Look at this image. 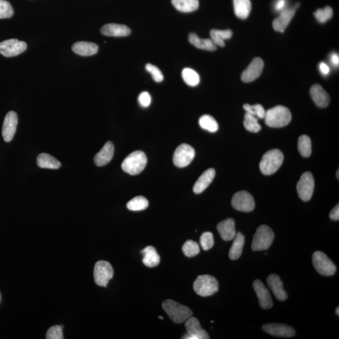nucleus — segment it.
Returning a JSON list of instances; mask_svg holds the SVG:
<instances>
[{
  "label": "nucleus",
  "mask_w": 339,
  "mask_h": 339,
  "mask_svg": "<svg viewBox=\"0 0 339 339\" xmlns=\"http://www.w3.org/2000/svg\"><path fill=\"white\" fill-rule=\"evenodd\" d=\"M265 123L271 128H282L289 124L291 120V112L283 106H277L266 111Z\"/></svg>",
  "instance_id": "nucleus-1"
},
{
  "label": "nucleus",
  "mask_w": 339,
  "mask_h": 339,
  "mask_svg": "<svg viewBox=\"0 0 339 339\" xmlns=\"http://www.w3.org/2000/svg\"><path fill=\"white\" fill-rule=\"evenodd\" d=\"M284 161V154L278 149L269 150L263 156L260 162L261 172L265 175L275 173L282 166Z\"/></svg>",
  "instance_id": "nucleus-2"
},
{
  "label": "nucleus",
  "mask_w": 339,
  "mask_h": 339,
  "mask_svg": "<svg viewBox=\"0 0 339 339\" xmlns=\"http://www.w3.org/2000/svg\"><path fill=\"white\" fill-rule=\"evenodd\" d=\"M162 307L171 320L176 324L183 323L192 316V310L189 308L172 300L165 301Z\"/></svg>",
  "instance_id": "nucleus-3"
},
{
  "label": "nucleus",
  "mask_w": 339,
  "mask_h": 339,
  "mask_svg": "<svg viewBox=\"0 0 339 339\" xmlns=\"http://www.w3.org/2000/svg\"><path fill=\"white\" fill-rule=\"evenodd\" d=\"M147 164V158L145 153L142 151H135L123 161L122 168L128 174L136 175L145 169Z\"/></svg>",
  "instance_id": "nucleus-4"
},
{
  "label": "nucleus",
  "mask_w": 339,
  "mask_h": 339,
  "mask_svg": "<svg viewBox=\"0 0 339 339\" xmlns=\"http://www.w3.org/2000/svg\"><path fill=\"white\" fill-rule=\"evenodd\" d=\"M274 238V232L270 227L260 226L254 235L251 248L253 251L267 250L273 243Z\"/></svg>",
  "instance_id": "nucleus-5"
},
{
  "label": "nucleus",
  "mask_w": 339,
  "mask_h": 339,
  "mask_svg": "<svg viewBox=\"0 0 339 339\" xmlns=\"http://www.w3.org/2000/svg\"><path fill=\"white\" fill-rule=\"evenodd\" d=\"M194 290L198 295L211 296L218 290V282L214 276L208 274L198 276L194 283Z\"/></svg>",
  "instance_id": "nucleus-6"
},
{
  "label": "nucleus",
  "mask_w": 339,
  "mask_h": 339,
  "mask_svg": "<svg viewBox=\"0 0 339 339\" xmlns=\"http://www.w3.org/2000/svg\"><path fill=\"white\" fill-rule=\"evenodd\" d=\"M313 265L318 273L324 276H332L336 272V267L327 255L322 251H316L312 256Z\"/></svg>",
  "instance_id": "nucleus-7"
},
{
  "label": "nucleus",
  "mask_w": 339,
  "mask_h": 339,
  "mask_svg": "<svg viewBox=\"0 0 339 339\" xmlns=\"http://www.w3.org/2000/svg\"><path fill=\"white\" fill-rule=\"evenodd\" d=\"M114 271L111 265L106 261H99L96 263L94 270V282L100 287H106L113 278Z\"/></svg>",
  "instance_id": "nucleus-8"
},
{
  "label": "nucleus",
  "mask_w": 339,
  "mask_h": 339,
  "mask_svg": "<svg viewBox=\"0 0 339 339\" xmlns=\"http://www.w3.org/2000/svg\"><path fill=\"white\" fill-rule=\"evenodd\" d=\"M314 187V178L312 173L309 172L304 173L296 185L300 198L305 202L310 201L312 197Z\"/></svg>",
  "instance_id": "nucleus-9"
},
{
  "label": "nucleus",
  "mask_w": 339,
  "mask_h": 339,
  "mask_svg": "<svg viewBox=\"0 0 339 339\" xmlns=\"http://www.w3.org/2000/svg\"><path fill=\"white\" fill-rule=\"evenodd\" d=\"M195 154V150L191 146L182 144L175 151L173 157V164L178 168L186 167L194 159Z\"/></svg>",
  "instance_id": "nucleus-10"
},
{
  "label": "nucleus",
  "mask_w": 339,
  "mask_h": 339,
  "mask_svg": "<svg viewBox=\"0 0 339 339\" xmlns=\"http://www.w3.org/2000/svg\"><path fill=\"white\" fill-rule=\"evenodd\" d=\"M231 204L234 209L242 212L253 211L255 207L253 196L246 191L236 193L232 197Z\"/></svg>",
  "instance_id": "nucleus-11"
},
{
  "label": "nucleus",
  "mask_w": 339,
  "mask_h": 339,
  "mask_svg": "<svg viewBox=\"0 0 339 339\" xmlns=\"http://www.w3.org/2000/svg\"><path fill=\"white\" fill-rule=\"evenodd\" d=\"M27 45L17 39H10L0 43V54L6 57H15L26 50Z\"/></svg>",
  "instance_id": "nucleus-12"
},
{
  "label": "nucleus",
  "mask_w": 339,
  "mask_h": 339,
  "mask_svg": "<svg viewBox=\"0 0 339 339\" xmlns=\"http://www.w3.org/2000/svg\"><path fill=\"white\" fill-rule=\"evenodd\" d=\"M185 327L187 333L182 338L185 339H208L209 336L205 330L202 329L200 322L197 318L190 317L186 321Z\"/></svg>",
  "instance_id": "nucleus-13"
},
{
  "label": "nucleus",
  "mask_w": 339,
  "mask_h": 339,
  "mask_svg": "<svg viewBox=\"0 0 339 339\" xmlns=\"http://www.w3.org/2000/svg\"><path fill=\"white\" fill-rule=\"evenodd\" d=\"M17 125V114L14 111L8 112L5 117L2 128V135L5 142L12 141L16 133Z\"/></svg>",
  "instance_id": "nucleus-14"
},
{
  "label": "nucleus",
  "mask_w": 339,
  "mask_h": 339,
  "mask_svg": "<svg viewBox=\"0 0 339 339\" xmlns=\"http://www.w3.org/2000/svg\"><path fill=\"white\" fill-rule=\"evenodd\" d=\"M264 68V62L260 57L254 58L243 72L242 79L245 83H251L258 78Z\"/></svg>",
  "instance_id": "nucleus-15"
},
{
  "label": "nucleus",
  "mask_w": 339,
  "mask_h": 339,
  "mask_svg": "<svg viewBox=\"0 0 339 339\" xmlns=\"http://www.w3.org/2000/svg\"><path fill=\"white\" fill-rule=\"evenodd\" d=\"M265 332L279 337H291L295 335V330L285 324H268L263 326Z\"/></svg>",
  "instance_id": "nucleus-16"
},
{
  "label": "nucleus",
  "mask_w": 339,
  "mask_h": 339,
  "mask_svg": "<svg viewBox=\"0 0 339 339\" xmlns=\"http://www.w3.org/2000/svg\"><path fill=\"white\" fill-rule=\"evenodd\" d=\"M299 5V4H298ZM298 5L294 8H286L285 10L280 12V15L273 22L274 29L281 33H284L288 25H289L295 14L296 8Z\"/></svg>",
  "instance_id": "nucleus-17"
},
{
  "label": "nucleus",
  "mask_w": 339,
  "mask_h": 339,
  "mask_svg": "<svg viewBox=\"0 0 339 339\" xmlns=\"http://www.w3.org/2000/svg\"><path fill=\"white\" fill-rule=\"evenodd\" d=\"M253 288L258 297L261 307L264 309H271L273 307L272 299L267 288L259 280H255Z\"/></svg>",
  "instance_id": "nucleus-18"
},
{
  "label": "nucleus",
  "mask_w": 339,
  "mask_h": 339,
  "mask_svg": "<svg viewBox=\"0 0 339 339\" xmlns=\"http://www.w3.org/2000/svg\"><path fill=\"white\" fill-rule=\"evenodd\" d=\"M267 284L276 298L280 301H285L288 298L287 292L284 290V285L278 275L271 274L268 277Z\"/></svg>",
  "instance_id": "nucleus-19"
},
{
  "label": "nucleus",
  "mask_w": 339,
  "mask_h": 339,
  "mask_svg": "<svg viewBox=\"0 0 339 339\" xmlns=\"http://www.w3.org/2000/svg\"><path fill=\"white\" fill-rule=\"evenodd\" d=\"M217 231L222 239L229 242L234 239L236 234L235 221L233 218H228L221 221L217 226Z\"/></svg>",
  "instance_id": "nucleus-20"
},
{
  "label": "nucleus",
  "mask_w": 339,
  "mask_h": 339,
  "mask_svg": "<svg viewBox=\"0 0 339 339\" xmlns=\"http://www.w3.org/2000/svg\"><path fill=\"white\" fill-rule=\"evenodd\" d=\"M114 147L111 142H108L94 157V163L97 167L107 165L113 158Z\"/></svg>",
  "instance_id": "nucleus-21"
},
{
  "label": "nucleus",
  "mask_w": 339,
  "mask_h": 339,
  "mask_svg": "<svg viewBox=\"0 0 339 339\" xmlns=\"http://www.w3.org/2000/svg\"><path fill=\"white\" fill-rule=\"evenodd\" d=\"M101 32L105 36L121 37V36H127L130 35L131 30L126 25L109 24L102 28Z\"/></svg>",
  "instance_id": "nucleus-22"
},
{
  "label": "nucleus",
  "mask_w": 339,
  "mask_h": 339,
  "mask_svg": "<svg viewBox=\"0 0 339 339\" xmlns=\"http://www.w3.org/2000/svg\"><path fill=\"white\" fill-rule=\"evenodd\" d=\"M310 95L318 107L326 108L329 105L330 96L321 85H313L310 89Z\"/></svg>",
  "instance_id": "nucleus-23"
},
{
  "label": "nucleus",
  "mask_w": 339,
  "mask_h": 339,
  "mask_svg": "<svg viewBox=\"0 0 339 339\" xmlns=\"http://www.w3.org/2000/svg\"><path fill=\"white\" fill-rule=\"evenodd\" d=\"M215 175V171L214 169H209L205 171L195 182L193 189L195 194H198L203 192L212 183Z\"/></svg>",
  "instance_id": "nucleus-24"
},
{
  "label": "nucleus",
  "mask_w": 339,
  "mask_h": 339,
  "mask_svg": "<svg viewBox=\"0 0 339 339\" xmlns=\"http://www.w3.org/2000/svg\"><path fill=\"white\" fill-rule=\"evenodd\" d=\"M72 51L81 56H91L97 54L99 47L96 44L78 42L72 47Z\"/></svg>",
  "instance_id": "nucleus-25"
},
{
  "label": "nucleus",
  "mask_w": 339,
  "mask_h": 339,
  "mask_svg": "<svg viewBox=\"0 0 339 339\" xmlns=\"http://www.w3.org/2000/svg\"><path fill=\"white\" fill-rule=\"evenodd\" d=\"M143 254V263L147 267H157L161 262V257L155 248L152 246H147L141 252Z\"/></svg>",
  "instance_id": "nucleus-26"
},
{
  "label": "nucleus",
  "mask_w": 339,
  "mask_h": 339,
  "mask_svg": "<svg viewBox=\"0 0 339 339\" xmlns=\"http://www.w3.org/2000/svg\"><path fill=\"white\" fill-rule=\"evenodd\" d=\"M189 41L193 46L197 49L209 50V51H214L217 49V46L213 43L211 39H203L194 33H190L189 35Z\"/></svg>",
  "instance_id": "nucleus-27"
},
{
  "label": "nucleus",
  "mask_w": 339,
  "mask_h": 339,
  "mask_svg": "<svg viewBox=\"0 0 339 339\" xmlns=\"http://www.w3.org/2000/svg\"><path fill=\"white\" fill-rule=\"evenodd\" d=\"M233 240L234 242L229 251V256L231 260H236L242 256L245 237L241 232H237Z\"/></svg>",
  "instance_id": "nucleus-28"
},
{
  "label": "nucleus",
  "mask_w": 339,
  "mask_h": 339,
  "mask_svg": "<svg viewBox=\"0 0 339 339\" xmlns=\"http://www.w3.org/2000/svg\"><path fill=\"white\" fill-rule=\"evenodd\" d=\"M36 162L38 166L42 169H58L61 167V162L58 159L47 153L40 154Z\"/></svg>",
  "instance_id": "nucleus-29"
},
{
  "label": "nucleus",
  "mask_w": 339,
  "mask_h": 339,
  "mask_svg": "<svg viewBox=\"0 0 339 339\" xmlns=\"http://www.w3.org/2000/svg\"><path fill=\"white\" fill-rule=\"evenodd\" d=\"M172 4L176 10L183 13L194 12L200 7L198 0H172Z\"/></svg>",
  "instance_id": "nucleus-30"
},
{
  "label": "nucleus",
  "mask_w": 339,
  "mask_h": 339,
  "mask_svg": "<svg viewBox=\"0 0 339 339\" xmlns=\"http://www.w3.org/2000/svg\"><path fill=\"white\" fill-rule=\"evenodd\" d=\"M234 13L238 18L246 19L251 11V0H233Z\"/></svg>",
  "instance_id": "nucleus-31"
},
{
  "label": "nucleus",
  "mask_w": 339,
  "mask_h": 339,
  "mask_svg": "<svg viewBox=\"0 0 339 339\" xmlns=\"http://www.w3.org/2000/svg\"><path fill=\"white\" fill-rule=\"evenodd\" d=\"M210 35L211 36V40L215 46L224 47L225 46V41L228 39H230L232 36V32L231 30H212Z\"/></svg>",
  "instance_id": "nucleus-32"
},
{
  "label": "nucleus",
  "mask_w": 339,
  "mask_h": 339,
  "mask_svg": "<svg viewBox=\"0 0 339 339\" xmlns=\"http://www.w3.org/2000/svg\"><path fill=\"white\" fill-rule=\"evenodd\" d=\"M298 148L300 153L304 157H309L312 153V143L307 135H302L298 141Z\"/></svg>",
  "instance_id": "nucleus-33"
},
{
  "label": "nucleus",
  "mask_w": 339,
  "mask_h": 339,
  "mask_svg": "<svg viewBox=\"0 0 339 339\" xmlns=\"http://www.w3.org/2000/svg\"><path fill=\"white\" fill-rule=\"evenodd\" d=\"M148 205L149 203L147 198L143 196H137L128 202L127 207L130 211H140L147 209Z\"/></svg>",
  "instance_id": "nucleus-34"
},
{
  "label": "nucleus",
  "mask_w": 339,
  "mask_h": 339,
  "mask_svg": "<svg viewBox=\"0 0 339 339\" xmlns=\"http://www.w3.org/2000/svg\"><path fill=\"white\" fill-rule=\"evenodd\" d=\"M182 76L187 85L192 87L197 86L200 83V76L194 70L186 68L182 71Z\"/></svg>",
  "instance_id": "nucleus-35"
},
{
  "label": "nucleus",
  "mask_w": 339,
  "mask_h": 339,
  "mask_svg": "<svg viewBox=\"0 0 339 339\" xmlns=\"http://www.w3.org/2000/svg\"><path fill=\"white\" fill-rule=\"evenodd\" d=\"M200 125L204 130L211 133L216 132L218 128L216 120L212 116L208 115V114H205V115L200 117Z\"/></svg>",
  "instance_id": "nucleus-36"
},
{
  "label": "nucleus",
  "mask_w": 339,
  "mask_h": 339,
  "mask_svg": "<svg viewBox=\"0 0 339 339\" xmlns=\"http://www.w3.org/2000/svg\"><path fill=\"white\" fill-rule=\"evenodd\" d=\"M244 125L246 130L252 133H257L262 130L257 117L248 113L245 114Z\"/></svg>",
  "instance_id": "nucleus-37"
},
{
  "label": "nucleus",
  "mask_w": 339,
  "mask_h": 339,
  "mask_svg": "<svg viewBox=\"0 0 339 339\" xmlns=\"http://www.w3.org/2000/svg\"><path fill=\"white\" fill-rule=\"evenodd\" d=\"M182 251L187 257H194L200 253V246L194 241L189 240L183 245Z\"/></svg>",
  "instance_id": "nucleus-38"
},
{
  "label": "nucleus",
  "mask_w": 339,
  "mask_h": 339,
  "mask_svg": "<svg viewBox=\"0 0 339 339\" xmlns=\"http://www.w3.org/2000/svg\"><path fill=\"white\" fill-rule=\"evenodd\" d=\"M246 113L252 114V115L256 117L257 118H265L266 111L264 108L261 105H250L249 104H245L243 106Z\"/></svg>",
  "instance_id": "nucleus-39"
},
{
  "label": "nucleus",
  "mask_w": 339,
  "mask_h": 339,
  "mask_svg": "<svg viewBox=\"0 0 339 339\" xmlns=\"http://www.w3.org/2000/svg\"><path fill=\"white\" fill-rule=\"evenodd\" d=\"M315 18L321 24L326 22L332 17L333 10L331 7H326L324 9H318L314 13Z\"/></svg>",
  "instance_id": "nucleus-40"
},
{
  "label": "nucleus",
  "mask_w": 339,
  "mask_h": 339,
  "mask_svg": "<svg viewBox=\"0 0 339 339\" xmlns=\"http://www.w3.org/2000/svg\"><path fill=\"white\" fill-rule=\"evenodd\" d=\"M12 5L7 0H0V19L9 18L13 15Z\"/></svg>",
  "instance_id": "nucleus-41"
},
{
  "label": "nucleus",
  "mask_w": 339,
  "mask_h": 339,
  "mask_svg": "<svg viewBox=\"0 0 339 339\" xmlns=\"http://www.w3.org/2000/svg\"><path fill=\"white\" fill-rule=\"evenodd\" d=\"M200 243L202 248L204 250L208 251L214 246V241L213 234L211 232H204L200 238Z\"/></svg>",
  "instance_id": "nucleus-42"
},
{
  "label": "nucleus",
  "mask_w": 339,
  "mask_h": 339,
  "mask_svg": "<svg viewBox=\"0 0 339 339\" xmlns=\"http://www.w3.org/2000/svg\"><path fill=\"white\" fill-rule=\"evenodd\" d=\"M146 70L150 73L154 81L156 83H161L164 80V75L157 67L148 64L145 67Z\"/></svg>",
  "instance_id": "nucleus-43"
},
{
  "label": "nucleus",
  "mask_w": 339,
  "mask_h": 339,
  "mask_svg": "<svg viewBox=\"0 0 339 339\" xmlns=\"http://www.w3.org/2000/svg\"><path fill=\"white\" fill-rule=\"evenodd\" d=\"M47 339H63L64 338L63 328L61 326H55L50 327L47 332Z\"/></svg>",
  "instance_id": "nucleus-44"
},
{
  "label": "nucleus",
  "mask_w": 339,
  "mask_h": 339,
  "mask_svg": "<svg viewBox=\"0 0 339 339\" xmlns=\"http://www.w3.org/2000/svg\"><path fill=\"white\" fill-rule=\"evenodd\" d=\"M151 102H152V98L148 92H143L139 95L138 102L142 107H148L150 105Z\"/></svg>",
  "instance_id": "nucleus-45"
},
{
  "label": "nucleus",
  "mask_w": 339,
  "mask_h": 339,
  "mask_svg": "<svg viewBox=\"0 0 339 339\" xmlns=\"http://www.w3.org/2000/svg\"><path fill=\"white\" fill-rule=\"evenodd\" d=\"M287 8V0H277L274 5V9L276 12H281Z\"/></svg>",
  "instance_id": "nucleus-46"
},
{
  "label": "nucleus",
  "mask_w": 339,
  "mask_h": 339,
  "mask_svg": "<svg viewBox=\"0 0 339 339\" xmlns=\"http://www.w3.org/2000/svg\"><path fill=\"white\" fill-rule=\"evenodd\" d=\"M330 218L333 221H338L339 220V206L337 204L330 213Z\"/></svg>",
  "instance_id": "nucleus-47"
},
{
  "label": "nucleus",
  "mask_w": 339,
  "mask_h": 339,
  "mask_svg": "<svg viewBox=\"0 0 339 339\" xmlns=\"http://www.w3.org/2000/svg\"><path fill=\"white\" fill-rule=\"evenodd\" d=\"M319 68H320L321 72L324 75H327L329 74L330 68L327 64L321 63L320 64V66H319Z\"/></svg>",
  "instance_id": "nucleus-48"
},
{
  "label": "nucleus",
  "mask_w": 339,
  "mask_h": 339,
  "mask_svg": "<svg viewBox=\"0 0 339 339\" xmlns=\"http://www.w3.org/2000/svg\"><path fill=\"white\" fill-rule=\"evenodd\" d=\"M331 62L333 66H338L339 64V57L337 54H333L331 56Z\"/></svg>",
  "instance_id": "nucleus-49"
},
{
  "label": "nucleus",
  "mask_w": 339,
  "mask_h": 339,
  "mask_svg": "<svg viewBox=\"0 0 339 339\" xmlns=\"http://www.w3.org/2000/svg\"><path fill=\"white\" fill-rule=\"evenodd\" d=\"M336 314H337V315H339V307H338L337 308V309H336Z\"/></svg>",
  "instance_id": "nucleus-50"
},
{
  "label": "nucleus",
  "mask_w": 339,
  "mask_h": 339,
  "mask_svg": "<svg viewBox=\"0 0 339 339\" xmlns=\"http://www.w3.org/2000/svg\"><path fill=\"white\" fill-rule=\"evenodd\" d=\"M158 318L162 319V320H163V319H164V317H162V316H159Z\"/></svg>",
  "instance_id": "nucleus-51"
},
{
  "label": "nucleus",
  "mask_w": 339,
  "mask_h": 339,
  "mask_svg": "<svg viewBox=\"0 0 339 339\" xmlns=\"http://www.w3.org/2000/svg\"><path fill=\"white\" fill-rule=\"evenodd\" d=\"M338 170H337V178L338 179Z\"/></svg>",
  "instance_id": "nucleus-52"
}]
</instances>
